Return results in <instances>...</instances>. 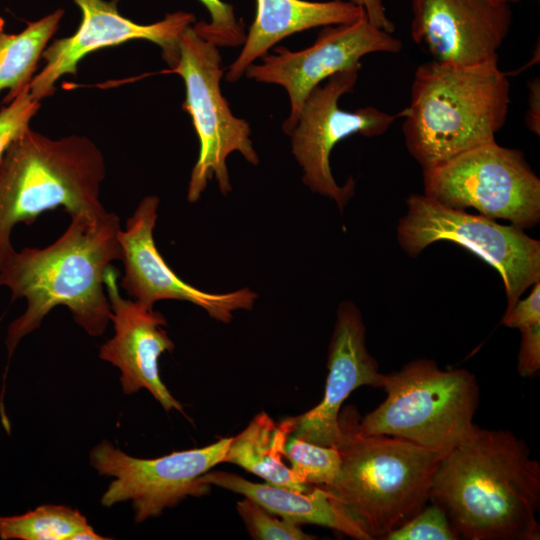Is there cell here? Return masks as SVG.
Wrapping results in <instances>:
<instances>
[{
    "mask_svg": "<svg viewBox=\"0 0 540 540\" xmlns=\"http://www.w3.org/2000/svg\"><path fill=\"white\" fill-rule=\"evenodd\" d=\"M71 217L65 232L45 248L9 250L0 261V286L12 300L24 298V313L8 327V359L19 342L37 329L56 306H66L90 336H100L111 321L104 274L121 260L119 217L112 212Z\"/></svg>",
    "mask_w": 540,
    "mask_h": 540,
    "instance_id": "1",
    "label": "cell"
},
{
    "mask_svg": "<svg viewBox=\"0 0 540 540\" xmlns=\"http://www.w3.org/2000/svg\"><path fill=\"white\" fill-rule=\"evenodd\" d=\"M429 501L444 510L459 539H540V464L510 431L478 428L447 453Z\"/></svg>",
    "mask_w": 540,
    "mask_h": 540,
    "instance_id": "2",
    "label": "cell"
},
{
    "mask_svg": "<svg viewBox=\"0 0 540 540\" xmlns=\"http://www.w3.org/2000/svg\"><path fill=\"white\" fill-rule=\"evenodd\" d=\"M510 104L498 60L476 65L426 62L415 71L404 117L405 145L423 170L496 141Z\"/></svg>",
    "mask_w": 540,
    "mask_h": 540,
    "instance_id": "3",
    "label": "cell"
},
{
    "mask_svg": "<svg viewBox=\"0 0 540 540\" xmlns=\"http://www.w3.org/2000/svg\"><path fill=\"white\" fill-rule=\"evenodd\" d=\"M357 416L353 407L340 412L341 466L325 489L372 540H382L425 507L446 454L397 437L362 435Z\"/></svg>",
    "mask_w": 540,
    "mask_h": 540,
    "instance_id": "4",
    "label": "cell"
},
{
    "mask_svg": "<svg viewBox=\"0 0 540 540\" xmlns=\"http://www.w3.org/2000/svg\"><path fill=\"white\" fill-rule=\"evenodd\" d=\"M101 150L88 137L49 138L29 128L0 160V261L11 250L13 228L58 207L70 215L105 212Z\"/></svg>",
    "mask_w": 540,
    "mask_h": 540,
    "instance_id": "5",
    "label": "cell"
},
{
    "mask_svg": "<svg viewBox=\"0 0 540 540\" xmlns=\"http://www.w3.org/2000/svg\"><path fill=\"white\" fill-rule=\"evenodd\" d=\"M386 398L363 418L362 435H387L449 453L473 437L480 389L466 369L442 370L431 359H415L383 375Z\"/></svg>",
    "mask_w": 540,
    "mask_h": 540,
    "instance_id": "6",
    "label": "cell"
},
{
    "mask_svg": "<svg viewBox=\"0 0 540 540\" xmlns=\"http://www.w3.org/2000/svg\"><path fill=\"white\" fill-rule=\"evenodd\" d=\"M192 25L181 34L176 61L167 72L180 75L184 81L186 97L182 108L191 116L200 145L187 191V199L193 203L200 199L213 176L221 193L231 192L226 165L231 153L239 152L252 165H258L259 157L248 121L232 113L222 94L224 68L219 47L201 37Z\"/></svg>",
    "mask_w": 540,
    "mask_h": 540,
    "instance_id": "7",
    "label": "cell"
},
{
    "mask_svg": "<svg viewBox=\"0 0 540 540\" xmlns=\"http://www.w3.org/2000/svg\"><path fill=\"white\" fill-rule=\"evenodd\" d=\"M397 233L410 256L419 255L434 242L450 241L491 265L505 286L506 311L540 278V243L522 228L446 206L425 194H412L407 199V213Z\"/></svg>",
    "mask_w": 540,
    "mask_h": 540,
    "instance_id": "8",
    "label": "cell"
},
{
    "mask_svg": "<svg viewBox=\"0 0 540 540\" xmlns=\"http://www.w3.org/2000/svg\"><path fill=\"white\" fill-rule=\"evenodd\" d=\"M424 194L446 206L474 208L520 228L540 220V179L520 150L496 141L423 170Z\"/></svg>",
    "mask_w": 540,
    "mask_h": 540,
    "instance_id": "9",
    "label": "cell"
},
{
    "mask_svg": "<svg viewBox=\"0 0 540 540\" xmlns=\"http://www.w3.org/2000/svg\"><path fill=\"white\" fill-rule=\"evenodd\" d=\"M231 437L215 443L172 452L155 459L130 456L104 440L90 454L91 465L100 475L113 477L101 504L131 501L135 522L158 517L164 509L179 504L188 496L201 497L210 485L201 477L223 463Z\"/></svg>",
    "mask_w": 540,
    "mask_h": 540,
    "instance_id": "10",
    "label": "cell"
},
{
    "mask_svg": "<svg viewBox=\"0 0 540 540\" xmlns=\"http://www.w3.org/2000/svg\"><path fill=\"white\" fill-rule=\"evenodd\" d=\"M361 64L330 76L307 96L292 132V153L302 168L303 183L313 192L334 200L342 211L353 195L354 182L336 183L330 168V154L338 142L361 134H384L398 115L373 106L346 111L340 98L350 93L359 78Z\"/></svg>",
    "mask_w": 540,
    "mask_h": 540,
    "instance_id": "11",
    "label": "cell"
},
{
    "mask_svg": "<svg viewBox=\"0 0 540 540\" xmlns=\"http://www.w3.org/2000/svg\"><path fill=\"white\" fill-rule=\"evenodd\" d=\"M402 42L371 24L366 16L350 24L323 27L315 42L300 51L278 46L266 53L262 62L245 71L248 79L282 86L288 93L290 113L282 128L290 135L297 124L309 93L330 76L360 65L362 57L372 53L397 54Z\"/></svg>",
    "mask_w": 540,
    "mask_h": 540,
    "instance_id": "12",
    "label": "cell"
},
{
    "mask_svg": "<svg viewBox=\"0 0 540 540\" xmlns=\"http://www.w3.org/2000/svg\"><path fill=\"white\" fill-rule=\"evenodd\" d=\"M82 19L76 32L54 40L42 53L44 67L34 75L30 94L41 101L55 92L57 81L65 75H76L79 62L88 54L105 47L143 39L157 44L169 68L178 55V42L183 31L196 22L192 13H168L162 20L138 24L122 16L115 1L73 0Z\"/></svg>",
    "mask_w": 540,
    "mask_h": 540,
    "instance_id": "13",
    "label": "cell"
},
{
    "mask_svg": "<svg viewBox=\"0 0 540 540\" xmlns=\"http://www.w3.org/2000/svg\"><path fill=\"white\" fill-rule=\"evenodd\" d=\"M158 207L157 196L144 197L127 219L125 230L120 229L118 233L124 265L120 285L127 294L150 308L160 300L187 301L223 323H229L237 310H251L257 294L249 288L213 294L184 282L175 274L154 242Z\"/></svg>",
    "mask_w": 540,
    "mask_h": 540,
    "instance_id": "14",
    "label": "cell"
},
{
    "mask_svg": "<svg viewBox=\"0 0 540 540\" xmlns=\"http://www.w3.org/2000/svg\"><path fill=\"white\" fill-rule=\"evenodd\" d=\"M411 38L433 61L476 65L498 60L510 5L492 0H411Z\"/></svg>",
    "mask_w": 540,
    "mask_h": 540,
    "instance_id": "15",
    "label": "cell"
},
{
    "mask_svg": "<svg viewBox=\"0 0 540 540\" xmlns=\"http://www.w3.org/2000/svg\"><path fill=\"white\" fill-rule=\"evenodd\" d=\"M118 277L119 272L110 265L104 274V284L115 333L100 347L99 357L121 371L120 382L125 394L144 388L166 411L177 410L184 414L183 406L171 395L159 373V357L174 349L173 341L163 328L166 319L153 308L123 298Z\"/></svg>",
    "mask_w": 540,
    "mask_h": 540,
    "instance_id": "16",
    "label": "cell"
},
{
    "mask_svg": "<svg viewBox=\"0 0 540 540\" xmlns=\"http://www.w3.org/2000/svg\"><path fill=\"white\" fill-rule=\"evenodd\" d=\"M328 375L322 400L302 415L292 418L291 436L326 447L341 439L339 416L348 396L361 386L381 388L383 375L366 347V327L354 303L342 302L327 356Z\"/></svg>",
    "mask_w": 540,
    "mask_h": 540,
    "instance_id": "17",
    "label": "cell"
},
{
    "mask_svg": "<svg viewBox=\"0 0 540 540\" xmlns=\"http://www.w3.org/2000/svg\"><path fill=\"white\" fill-rule=\"evenodd\" d=\"M256 16L238 57L227 68L225 79L236 82L255 60L282 39L301 31L350 24L365 15L350 1L256 0Z\"/></svg>",
    "mask_w": 540,
    "mask_h": 540,
    "instance_id": "18",
    "label": "cell"
},
{
    "mask_svg": "<svg viewBox=\"0 0 540 540\" xmlns=\"http://www.w3.org/2000/svg\"><path fill=\"white\" fill-rule=\"evenodd\" d=\"M201 482L241 494L268 512L299 526L315 524L356 540H372L323 487L313 486L310 491L301 492L269 483L251 482L236 474L211 470L201 477Z\"/></svg>",
    "mask_w": 540,
    "mask_h": 540,
    "instance_id": "19",
    "label": "cell"
},
{
    "mask_svg": "<svg viewBox=\"0 0 540 540\" xmlns=\"http://www.w3.org/2000/svg\"><path fill=\"white\" fill-rule=\"evenodd\" d=\"M292 432V418L278 424L262 411L243 431L231 437L223 463L238 465L266 483L308 492L313 486L300 481L283 461Z\"/></svg>",
    "mask_w": 540,
    "mask_h": 540,
    "instance_id": "20",
    "label": "cell"
},
{
    "mask_svg": "<svg viewBox=\"0 0 540 540\" xmlns=\"http://www.w3.org/2000/svg\"><path fill=\"white\" fill-rule=\"evenodd\" d=\"M63 9L27 23L17 34L7 33L5 20L0 17V93L7 90L9 103L30 86L37 65L48 42L58 29Z\"/></svg>",
    "mask_w": 540,
    "mask_h": 540,
    "instance_id": "21",
    "label": "cell"
},
{
    "mask_svg": "<svg viewBox=\"0 0 540 540\" xmlns=\"http://www.w3.org/2000/svg\"><path fill=\"white\" fill-rule=\"evenodd\" d=\"M91 528L78 510L62 505H41L21 515L0 517L2 540H73Z\"/></svg>",
    "mask_w": 540,
    "mask_h": 540,
    "instance_id": "22",
    "label": "cell"
},
{
    "mask_svg": "<svg viewBox=\"0 0 540 540\" xmlns=\"http://www.w3.org/2000/svg\"><path fill=\"white\" fill-rule=\"evenodd\" d=\"M284 458L300 481L329 487L338 476L341 457L337 447H326L294 436L287 442Z\"/></svg>",
    "mask_w": 540,
    "mask_h": 540,
    "instance_id": "23",
    "label": "cell"
},
{
    "mask_svg": "<svg viewBox=\"0 0 540 540\" xmlns=\"http://www.w3.org/2000/svg\"><path fill=\"white\" fill-rule=\"evenodd\" d=\"M237 512L249 534L255 540H312L301 526L276 516L254 501L244 498L237 502Z\"/></svg>",
    "mask_w": 540,
    "mask_h": 540,
    "instance_id": "24",
    "label": "cell"
},
{
    "mask_svg": "<svg viewBox=\"0 0 540 540\" xmlns=\"http://www.w3.org/2000/svg\"><path fill=\"white\" fill-rule=\"evenodd\" d=\"M210 14V21L193 23L194 30L217 47H237L246 38L245 27L237 20L233 6L222 0H199Z\"/></svg>",
    "mask_w": 540,
    "mask_h": 540,
    "instance_id": "25",
    "label": "cell"
},
{
    "mask_svg": "<svg viewBox=\"0 0 540 540\" xmlns=\"http://www.w3.org/2000/svg\"><path fill=\"white\" fill-rule=\"evenodd\" d=\"M451 523L438 505L431 502L389 532L382 540H457Z\"/></svg>",
    "mask_w": 540,
    "mask_h": 540,
    "instance_id": "26",
    "label": "cell"
},
{
    "mask_svg": "<svg viewBox=\"0 0 540 540\" xmlns=\"http://www.w3.org/2000/svg\"><path fill=\"white\" fill-rule=\"evenodd\" d=\"M40 101L30 94L29 86L0 109V160L7 147L30 128Z\"/></svg>",
    "mask_w": 540,
    "mask_h": 540,
    "instance_id": "27",
    "label": "cell"
},
{
    "mask_svg": "<svg viewBox=\"0 0 540 540\" xmlns=\"http://www.w3.org/2000/svg\"><path fill=\"white\" fill-rule=\"evenodd\" d=\"M502 324L518 330L540 324V282L533 284L528 297L518 300L502 318Z\"/></svg>",
    "mask_w": 540,
    "mask_h": 540,
    "instance_id": "28",
    "label": "cell"
},
{
    "mask_svg": "<svg viewBox=\"0 0 540 540\" xmlns=\"http://www.w3.org/2000/svg\"><path fill=\"white\" fill-rule=\"evenodd\" d=\"M521 332L517 371L521 377H535L540 371V324L526 327Z\"/></svg>",
    "mask_w": 540,
    "mask_h": 540,
    "instance_id": "29",
    "label": "cell"
},
{
    "mask_svg": "<svg viewBox=\"0 0 540 540\" xmlns=\"http://www.w3.org/2000/svg\"><path fill=\"white\" fill-rule=\"evenodd\" d=\"M353 4L361 7L368 21L374 26L385 30L389 33L395 31L394 23L386 14V9L383 0H348Z\"/></svg>",
    "mask_w": 540,
    "mask_h": 540,
    "instance_id": "30",
    "label": "cell"
},
{
    "mask_svg": "<svg viewBox=\"0 0 540 540\" xmlns=\"http://www.w3.org/2000/svg\"><path fill=\"white\" fill-rule=\"evenodd\" d=\"M526 127L536 135L540 134V80L534 77L528 82Z\"/></svg>",
    "mask_w": 540,
    "mask_h": 540,
    "instance_id": "31",
    "label": "cell"
},
{
    "mask_svg": "<svg viewBox=\"0 0 540 540\" xmlns=\"http://www.w3.org/2000/svg\"><path fill=\"white\" fill-rule=\"evenodd\" d=\"M496 3H502V4H512V3H517V2H520L521 0H492Z\"/></svg>",
    "mask_w": 540,
    "mask_h": 540,
    "instance_id": "32",
    "label": "cell"
}]
</instances>
